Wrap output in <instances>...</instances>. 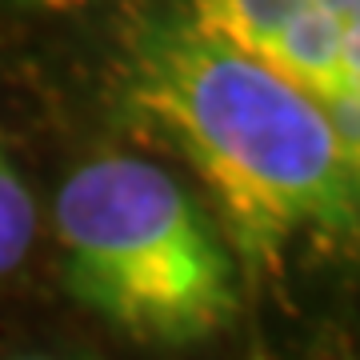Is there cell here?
I'll use <instances>...</instances> for the list:
<instances>
[{"mask_svg":"<svg viewBox=\"0 0 360 360\" xmlns=\"http://www.w3.org/2000/svg\"><path fill=\"white\" fill-rule=\"evenodd\" d=\"M316 8V0H193L188 28L269 65L281 40Z\"/></svg>","mask_w":360,"mask_h":360,"instance_id":"cell-3","label":"cell"},{"mask_svg":"<svg viewBox=\"0 0 360 360\" xmlns=\"http://www.w3.org/2000/svg\"><path fill=\"white\" fill-rule=\"evenodd\" d=\"M324 13L333 16L340 28H348V32H360V0H316Z\"/></svg>","mask_w":360,"mask_h":360,"instance_id":"cell-5","label":"cell"},{"mask_svg":"<svg viewBox=\"0 0 360 360\" xmlns=\"http://www.w3.org/2000/svg\"><path fill=\"white\" fill-rule=\"evenodd\" d=\"M136 112L217 196L245 272H276L300 236L356 224V153L321 104L196 28H153L132 52Z\"/></svg>","mask_w":360,"mask_h":360,"instance_id":"cell-1","label":"cell"},{"mask_svg":"<svg viewBox=\"0 0 360 360\" xmlns=\"http://www.w3.org/2000/svg\"><path fill=\"white\" fill-rule=\"evenodd\" d=\"M32 240H37V205H32L25 176L0 148V276L25 264Z\"/></svg>","mask_w":360,"mask_h":360,"instance_id":"cell-4","label":"cell"},{"mask_svg":"<svg viewBox=\"0 0 360 360\" xmlns=\"http://www.w3.org/2000/svg\"><path fill=\"white\" fill-rule=\"evenodd\" d=\"M56 236L72 292L141 340H200L236 316V260L153 160L80 165L56 196Z\"/></svg>","mask_w":360,"mask_h":360,"instance_id":"cell-2","label":"cell"}]
</instances>
